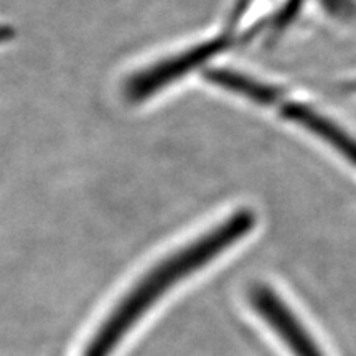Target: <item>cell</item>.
Wrapping results in <instances>:
<instances>
[{
  "instance_id": "obj_1",
  "label": "cell",
  "mask_w": 356,
  "mask_h": 356,
  "mask_svg": "<svg viewBox=\"0 0 356 356\" xmlns=\"http://www.w3.org/2000/svg\"><path fill=\"white\" fill-rule=\"evenodd\" d=\"M254 226V215L243 210L234 213L229 220L221 222L218 228L207 233L175 254L167 257L154 267L144 279L132 289L131 293L121 302L104 325L99 328L84 356H109L119 341L126 337L131 327L137 323L142 315L165 293L168 289L185 279L207 262L220 256L225 249L248 234Z\"/></svg>"
},
{
  "instance_id": "obj_2",
  "label": "cell",
  "mask_w": 356,
  "mask_h": 356,
  "mask_svg": "<svg viewBox=\"0 0 356 356\" xmlns=\"http://www.w3.org/2000/svg\"><path fill=\"white\" fill-rule=\"evenodd\" d=\"M231 38L228 35L213 38L210 42L197 44L188 51L180 53V55L167 58L154 65L152 68L142 70L140 73L134 76L126 83V97L131 102H140L149 99L155 92L163 89L168 84L177 81L190 71L197 70L207 61H210L213 56L221 53L225 48H228Z\"/></svg>"
},
{
  "instance_id": "obj_3",
  "label": "cell",
  "mask_w": 356,
  "mask_h": 356,
  "mask_svg": "<svg viewBox=\"0 0 356 356\" xmlns=\"http://www.w3.org/2000/svg\"><path fill=\"white\" fill-rule=\"evenodd\" d=\"M249 299L257 314L266 320L274 332L286 341L296 356H323L318 345L300 323L292 309L280 299L273 289L267 286H254L249 291Z\"/></svg>"
},
{
  "instance_id": "obj_4",
  "label": "cell",
  "mask_w": 356,
  "mask_h": 356,
  "mask_svg": "<svg viewBox=\"0 0 356 356\" xmlns=\"http://www.w3.org/2000/svg\"><path fill=\"white\" fill-rule=\"evenodd\" d=\"M282 113L289 121L299 124V126L309 129L318 136L320 139L328 142L333 149H337L341 155H345L351 163L356 165V140L340 127L335 126L327 118L315 113L309 106L299 104V102H292V104H286L282 108Z\"/></svg>"
},
{
  "instance_id": "obj_5",
  "label": "cell",
  "mask_w": 356,
  "mask_h": 356,
  "mask_svg": "<svg viewBox=\"0 0 356 356\" xmlns=\"http://www.w3.org/2000/svg\"><path fill=\"white\" fill-rule=\"evenodd\" d=\"M204 78L210 83L216 84V86L229 89V91L236 92V95H241L248 97V99L261 102V104H273V102H277L280 97L277 89L267 86V84H262L259 81H254V79H249L248 76L236 73V71L208 70L204 73Z\"/></svg>"
},
{
  "instance_id": "obj_6",
  "label": "cell",
  "mask_w": 356,
  "mask_h": 356,
  "mask_svg": "<svg viewBox=\"0 0 356 356\" xmlns=\"http://www.w3.org/2000/svg\"><path fill=\"white\" fill-rule=\"evenodd\" d=\"M305 0H287L286 3H284V7L280 8V12L277 13V17H275L274 20V32H282L286 26L291 24V22L296 19L297 13H299V10L302 8V6H304Z\"/></svg>"
},
{
  "instance_id": "obj_7",
  "label": "cell",
  "mask_w": 356,
  "mask_h": 356,
  "mask_svg": "<svg viewBox=\"0 0 356 356\" xmlns=\"http://www.w3.org/2000/svg\"><path fill=\"white\" fill-rule=\"evenodd\" d=\"M323 3V7L333 15L341 17V19H348L353 17L356 12V3L355 0H320Z\"/></svg>"
},
{
  "instance_id": "obj_8",
  "label": "cell",
  "mask_w": 356,
  "mask_h": 356,
  "mask_svg": "<svg viewBox=\"0 0 356 356\" xmlns=\"http://www.w3.org/2000/svg\"><path fill=\"white\" fill-rule=\"evenodd\" d=\"M15 37V32H13L12 29H8V26H0V43H7L10 42V40Z\"/></svg>"
}]
</instances>
